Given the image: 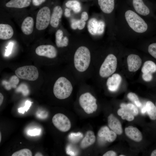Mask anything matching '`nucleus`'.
<instances>
[{
    "instance_id": "nucleus-40",
    "label": "nucleus",
    "mask_w": 156,
    "mask_h": 156,
    "mask_svg": "<svg viewBox=\"0 0 156 156\" xmlns=\"http://www.w3.org/2000/svg\"><path fill=\"white\" fill-rule=\"evenodd\" d=\"M78 20L75 19H73L72 20L71 26L73 29H76L78 28Z\"/></svg>"
},
{
    "instance_id": "nucleus-4",
    "label": "nucleus",
    "mask_w": 156,
    "mask_h": 156,
    "mask_svg": "<svg viewBox=\"0 0 156 156\" xmlns=\"http://www.w3.org/2000/svg\"><path fill=\"white\" fill-rule=\"evenodd\" d=\"M117 65V58L113 54H109L100 68L99 74L103 78L107 77L114 73Z\"/></svg>"
},
{
    "instance_id": "nucleus-16",
    "label": "nucleus",
    "mask_w": 156,
    "mask_h": 156,
    "mask_svg": "<svg viewBox=\"0 0 156 156\" xmlns=\"http://www.w3.org/2000/svg\"><path fill=\"white\" fill-rule=\"evenodd\" d=\"M125 132L126 135L132 140L136 142H140L142 136L141 132L137 128L130 126L125 128Z\"/></svg>"
},
{
    "instance_id": "nucleus-27",
    "label": "nucleus",
    "mask_w": 156,
    "mask_h": 156,
    "mask_svg": "<svg viewBox=\"0 0 156 156\" xmlns=\"http://www.w3.org/2000/svg\"><path fill=\"white\" fill-rule=\"evenodd\" d=\"M117 114L123 120L131 121L134 119V116L125 109L121 108L117 111Z\"/></svg>"
},
{
    "instance_id": "nucleus-3",
    "label": "nucleus",
    "mask_w": 156,
    "mask_h": 156,
    "mask_svg": "<svg viewBox=\"0 0 156 156\" xmlns=\"http://www.w3.org/2000/svg\"><path fill=\"white\" fill-rule=\"evenodd\" d=\"M73 90L70 82L66 78L61 77L56 81L53 88V92L57 99H63L69 97Z\"/></svg>"
},
{
    "instance_id": "nucleus-38",
    "label": "nucleus",
    "mask_w": 156,
    "mask_h": 156,
    "mask_svg": "<svg viewBox=\"0 0 156 156\" xmlns=\"http://www.w3.org/2000/svg\"><path fill=\"white\" fill-rule=\"evenodd\" d=\"M142 77L143 80L147 82L151 81L153 79L152 74L142 73Z\"/></svg>"
},
{
    "instance_id": "nucleus-5",
    "label": "nucleus",
    "mask_w": 156,
    "mask_h": 156,
    "mask_svg": "<svg viewBox=\"0 0 156 156\" xmlns=\"http://www.w3.org/2000/svg\"><path fill=\"white\" fill-rule=\"evenodd\" d=\"M15 73L18 78L30 81L36 80L39 75L37 68L32 65L25 66L18 68L15 70Z\"/></svg>"
},
{
    "instance_id": "nucleus-23",
    "label": "nucleus",
    "mask_w": 156,
    "mask_h": 156,
    "mask_svg": "<svg viewBox=\"0 0 156 156\" xmlns=\"http://www.w3.org/2000/svg\"><path fill=\"white\" fill-rule=\"evenodd\" d=\"M141 71L143 74H152L156 72V64L152 61H146L142 68Z\"/></svg>"
},
{
    "instance_id": "nucleus-1",
    "label": "nucleus",
    "mask_w": 156,
    "mask_h": 156,
    "mask_svg": "<svg viewBox=\"0 0 156 156\" xmlns=\"http://www.w3.org/2000/svg\"><path fill=\"white\" fill-rule=\"evenodd\" d=\"M115 32L119 39L143 38L148 31L146 18L135 12L127 3H119L117 10Z\"/></svg>"
},
{
    "instance_id": "nucleus-50",
    "label": "nucleus",
    "mask_w": 156,
    "mask_h": 156,
    "mask_svg": "<svg viewBox=\"0 0 156 156\" xmlns=\"http://www.w3.org/2000/svg\"><path fill=\"white\" fill-rule=\"evenodd\" d=\"M125 156V155H119V156Z\"/></svg>"
},
{
    "instance_id": "nucleus-6",
    "label": "nucleus",
    "mask_w": 156,
    "mask_h": 156,
    "mask_svg": "<svg viewBox=\"0 0 156 156\" xmlns=\"http://www.w3.org/2000/svg\"><path fill=\"white\" fill-rule=\"evenodd\" d=\"M96 100L89 92L82 94L79 99V102L81 107L88 114L92 113L97 108Z\"/></svg>"
},
{
    "instance_id": "nucleus-2",
    "label": "nucleus",
    "mask_w": 156,
    "mask_h": 156,
    "mask_svg": "<svg viewBox=\"0 0 156 156\" xmlns=\"http://www.w3.org/2000/svg\"><path fill=\"white\" fill-rule=\"evenodd\" d=\"M91 61V55L89 49L82 46L76 50L74 57L75 68L78 71L83 72L89 67Z\"/></svg>"
},
{
    "instance_id": "nucleus-49",
    "label": "nucleus",
    "mask_w": 156,
    "mask_h": 156,
    "mask_svg": "<svg viewBox=\"0 0 156 156\" xmlns=\"http://www.w3.org/2000/svg\"><path fill=\"white\" fill-rule=\"evenodd\" d=\"M1 133L0 132V142H1Z\"/></svg>"
},
{
    "instance_id": "nucleus-48",
    "label": "nucleus",
    "mask_w": 156,
    "mask_h": 156,
    "mask_svg": "<svg viewBox=\"0 0 156 156\" xmlns=\"http://www.w3.org/2000/svg\"><path fill=\"white\" fill-rule=\"evenodd\" d=\"M43 155L40 153H38L36 154L35 156H42Z\"/></svg>"
},
{
    "instance_id": "nucleus-22",
    "label": "nucleus",
    "mask_w": 156,
    "mask_h": 156,
    "mask_svg": "<svg viewBox=\"0 0 156 156\" xmlns=\"http://www.w3.org/2000/svg\"><path fill=\"white\" fill-rule=\"evenodd\" d=\"M31 1V0H11L5 5L8 7L21 8L29 6Z\"/></svg>"
},
{
    "instance_id": "nucleus-28",
    "label": "nucleus",
    "mask_w": 156,
    "mask_h": 156,
    "mask_svg": "<svg viewBox=\"0 0 156 156\" xmlns=\"http://www.w3.org/2000/svg\"><path fill=\"white\" fill-rule=\"evenodd\" d=\"M127 97L138 107H140L141 106L142 103L140 101L138 96L135 94L131 92H129L127 94Z\"/></svg>"
},
{
    "instance_id": "nucleus-35",
    "label": "nucleus",
    "mask_w": 156,
    "mask_h": 156,
    "mask_svg": "<svg viewBox=\"0 0 156 156\" xmlns=\"http://www.w3.org/2000/svg\"><path fill=\"white\" fill-rule=\"evenodd\" d=\"M31 105V103L29 101H26L25 106L23 107L19 108L18 109L19 112L23 114L25 112H27Z\"/></svg>"
},
{
    "instance_id": "nucleus-45",
    "label": "nucleus",
    "mask_w": 156,
    "mask_h": 156,
    "mask_svg": "<svg viewBox=\"0 0 156 156\" xmlns=\"http://www.w3.org/2000/svg\"><path fill=\"white\" fill-rule=\"evenodd\" d=\"M3 96L1 93H0V105L2 104L3 100Z\"/></svg>"
},
{
    "instance_id": "nucleus-18",
    "label": "nucleus",
    "mask_w": 156,
    "mask_h": 156,
    "mask_svg": "<svg viewBox=\"0 0 156 156\" xmlns=\"http://www.w3.org/2000/svg\"><path fill=\"white\" fill-rule=\"evenodd\" d=\"M14 34L12 27L8 24H0V38L2 40H8L11 38Z\"/></svg>"
},
{
    "instance_id": "nucleus-12",
    "label": "nucleus",
    "mask_w": 156,
    "mask_h": 156,
    "mask_svg": "<svg viewBox=\"0 0 156 156\" xmlns=\"http://www.w3.org/2000/svg\"><path fill=\"white\" fill-rule=\"evenodd\" d=\"M127 61L129 71L133 72L137 71L140 68L142 62L140 57L134 54H129L127 57Z\"/></svg>"
},
{
    "instance_id": "nucleus-14",
    "label": "nucleus",
    "mask_w": 156,
    "mask_h": 156,
    "mask_svg": "<svg viewBox=\"0 0 156 156\" xmlns=\"http://www.w3.org/2000/svg\"><path fill=\"white\" fill-rule=\"evenodd\" d=\"M122 80V77L119 74H113L107 80L106 85L108 89L112 92L117 90Z\"/></svg>"
},
{
    "instance_id": "nucleus-41",
    "label": "nucleus",
    "mask_w": 156,
    "mask_h": 156,
    "mask_svg": "<svg viewBox=\"0 0 156 156\" xmlns=\"http://www.w3.org/2000/svg\"><path fill=\"white\" fill-rule=\"evenodd\" d=\"M117 155L116 153L113 151H109L105 153L103 156H116Z\"/></svg>"
},
{
    "instance_id": "nucleus-43",
    "label": "nucleus",
    "mask_w": 156,
    "mask_h": 156,
    "mask_svg": "<svg viewBox=\"0 0 156 156\" xmlns=\"http://www.w3.org/2000/svg\"><path fill=\"white\" fill-rule=\"evenodd\" d=\"M45 0H32L33 5L35 6H39L45 1Z\"/></svg>"
},
{
    "instance_id": "nucleus-36",
    "label": "nucleus",
    "mask_w": 156,
    "mask_h": 156,
    "mask_svg": "<svg viewBox=\"0 0 156 156\" xmlns=\"http://www.w3.org/2000/svg\"><path fill=\"white\" fill-rule=\"evenodd\" d=\"M40 132L41 129H40L36 128L28 130L27 132V133L30 135L35 136L39 135L40 134Z\"/></svg>"
},
{
    "instance_id": "nucleus-24",
    "label": "nucleus",
    "mask_w": 156,
    "mask_h": 156,
    "mask_svg": "<svg viewBox=\"0 0 156 156\" xmlns=\"http://www.w3.org/2000/svg\"><path fill=\"white\" fill-rule=\"evenodd\" d=\"M146 112L150 118L152 120L156 119V107L154 104L150 101H147L146 104Z\"/></svg>"
},
{
    "instance_id": "nucleus-46",
    "label": "nucleus",
    "mask_w": 156,
    "mask_h": 156,
    "mask_svg": "<svg viewBox=\"0 0 156 156\" xmlns=\"http://www.w3.org/2000/svg\"><path fill=\"white\" fill-rule=\"evenodd\" d=\"M151 156H156V149L153 151L151 153Z\"/></svg>"
},
{
    "instance_id": "nucleus-34",
    "label": "nucleus",
    "mask_w": 156,
    "mask_h": 156,
    "mask_svg": "<svg viewBox=\"0 0 156 156\" xmlns=\"http://www.w3.org/2000/svg\"><path fill=\"white\" fill-rule=\"evenodd\" d=\"M110 131L109 128L107 126L102 127L99 130L98 132V135L100 138H105Z\"/></svg>"
},
{
    "instance_id": "nucleus-42",
    "label": "nucleus",
    "mask_w": 156,
    "mask_h": 156,
    "mask_svg": "<svg viewBox=\"0 0 156 156\" xmlns=\"http://www.w3.org/2000/svg\"><path fill=\"white\" fill-rule=\"evenodd\" d=\"M88 15L87 12H83L81 14L80 19L85 21L88 19Z\"/></svg>"
},
{
    "instance_id": "nucleus-39",
    "label": "nucleus",
    "mask_w": 156,
    "mask_h": 156,
    "mask_svg": "<svg viewBox=\"0 0 156 156\" xmlns=\"http://www.w3.org/2000/svg\"><path fill=\"white\" fill-rule=\"evenodd\" d=\"M86 22L81 19L78 20V28L80 30L83 29L85 27Z\"/></svg>"
},
{
    "instance_id": "nucleus-11",
    "label": "nucleus",
    "mask_w": 156,
    "mask_h": 156,
    "mask_svg": "<svg viewBox=\"0 0 156 156\" xmlns=\"http://www.w3.org/2000/svg\"><path fill=\"white\" fill-rule=\"evenodd\" d=\"M35 52L40 56L49 58H55L57 55V51L55 47L51 45H42L37 47Z\"/></svg>"
},
{
    "instance_id": "nucleus-33",
    "label": "nucleus",
    "mask_w": 156,
    "mask_h": 156,
    "mask_svg": "<svg viewBox=\"0 0 156 156\" xmlns=\"http://www.w3.org/2000/svg\"><path fill=\"white\" fill-rule=\"evenodd\" d=\"M148 51L151 55L156 59V42L153 43L148 45Z\"/></svg>"
},
{
    "instance_id": "nucleus-21",
    "label": "nucleus",
    "mask_w": 156,
    "mask_h": 156,
    "mask_svg": "<svg viewBox=\"0 0 156 156\" xmlns=\"http://www.w3.org/2000/svg\"><path fill=\"white\" fill-rule=\"evenodd\" d=\"M63 31L58 30L55 33V43L58 47H66L68 44V39L66 36L63 37Z\"/></svg>"
},
{
    "instance_id": "nucleus-32",
    "label": "nucleus",
    "mask_w": 156,
    "mask_h": 156,
    "mask_svg": "<svg viewBox=\"0 0 156 156\" xmlns=\"http://www.w3.org/2000/svg\"><path fill=\"white\" fill-rule=\"evenodd\" d=\"M116 133L112 130L110 131L104 138L105 140L107 142H112L116 139Z\"/></svg>"
},
{
    "instance_id": "nucleus-17",
    "label": "nucleus",
    "mask_w": 156,
    "mask_h": 156,
    "mask_svg": "<svg viewBox=\"0 0 156 156\" xmlns=\"http://www.w3.org/2000/svg\"><path fill=\"white\" fill-rule=\"evenodd\" d=\"M62 13V10L60 6H57L54 8L50 21V24L52 27L54 28L57 27Z\"/></svg>"
},
{
    "instance_id": "nucleus-25",
    "label": "nucleus",
    "mask_w": 156,
    "mask_h": 156,
    "mask_svg": "<svg viewBox=\"0 0 156 156\" xmlns=\"http://www.w3.org/2000/svg\"><path fill=\"white\" fill-rule=\"evenodd\" d=\"M66 5L67 8L71 9L75 13L79 12L81 9L80 3L76 0H69L66 2Z\"/></svg>"
},
{
    "instance_id": "nucleus-19",
    "label": "nucleus",
    "mask_w": 156,
    "mask_h": 156,
    "mask_svg": "<svg viewBox=\"0 0 156 156\" xmlns=\"http://www.w3.org/2000/svg\"><path fill=\"white\" fill-rule=\"evenodd\" d=\"M34 22L33 18L31 17H27L23 21L21 26L22 32L25 34L29 35L33 31Z\"/></svg>"
},
{
    "instance_id": "nucleus-13",
    "label": "nucleus",
    "mask_w": 156,
    "mask_h": 156,
    "mask_svg": "<svg viewBox=\"0 0 156 156\" xmlns=\"http://www.w3.org/2000/svg\"><path fill=\"white\" fill-rule=\"evenodd\" d=\"M102 11L107 15L113 14L115 9L116 0H98Z\"/></svg>"
},
{
    "instance_id": "nucleus-47",
    "label": "nucleus",
    "mask_w": 156,
    "mask_h": 156,
    "mask_svg": "<svg viewBox=\"0 0 156 156\" xmlns=\"http://www.w3.org/2000/svg\"><path fill=\"white\" fill-rule=\"evenodd\" d=\"M146 112V109L145 106L141 110V112L142 114H144Z\"/></svg>"
},
{
    "instance_id": "nucleus-26",
    "label": "nucleus",
    "mask_w": 156,
    "mask_h": 156,
    "mask_svg": "<svg viewBox=\"0 0 156 156\" xmlns=\"http://www.w3.org/2000/svg\"><path fill=\"white\" fill-rule=\"evenodd\" d=\"M120 106L121 108L127 110L134 116H136L138 114V111L137 108L132 103H122L120 104Z\"/></svg>"
},
{
    "instance_id": "nucleus-37",
    "label": "nucleus",
    "mask_w": 156,
    "mask_h": 156,
    "mask_svg": "<svg viewBox=\"0 0 156 156\" xmlns=\"http://www.w3.org/2000/svg\"><path fill=\"white\" fill-rule=\"evenodd\" d=\"M13 45V43L12 42H10L8 46L6 47V49L5 50V55L8 56L11 53L12 47Z\"/></svg>"
},
{
    "instance_id": "nucleus-30",
    "label": "nucleus",
    "mask_w": 156,
    "mask_h": 156,
    "mask_svg": "<svg viewBox=\"0 0 156 156\" xmlns=\"http://www.w3.org/2000/svg\"><path fill=\"white\" fill-rule=\"evenodd\" d=\"M16 76L13 75L10 78L9 82L7 83L8 86L6 88L8 89H11V87L15 88L19 82V80Z\"/></svg>"
},
{
    "instance_id": "nucleus-10",
    "label": "nucleus",
    "mask_w": 156,
    "mask_h": 156,
    "mask_svg": "<svg viewBox=\"0 0 156 156\" xmlns=\"http://www.w3.org/2000/svg\"><path fill=\"white\" fill-rule=\"evenodd\" d=\"M105 22L98 21L94 18H91L88 21L87 28L89 32L91 35H101L104 31Z\"/></svg>"
},
{
    "instance_id": "nucleus-7",
    "label": "nucleus",
    "mask_w": 156,
    "mask_h": 156,
    "mask_svg": "<svg viewBox=\"0 0 156 156\" xmlns=\"http://www.w3.org/2000/svg\"><path fill=\"white\" fill-rule=\"evenodd\" d=\"M50 9L45 6L39 10L36 17V27L39 30L45 29L48 26L51 19Z\"/></svg>"
},
{
    "instance_id": "nucleus-20",
    "label": "nucleus",
    "mask_w": 156,
    "mask_h": 156,
    "mask_svg": "<svg viewBox=\"0 0 156 156\" xmlns=\"http://www.w3.org/2000/svg\"><path fill=\"white\" fill-rule=\"evenodd\" d=\"M95 140L96 137L94 132L88 131L81 142V147L82 148H87L93 144Z\"/></svg>"
},
{
    "instance_id": "nucleus-9",
    "label": "nucleus",
    "mask_w": 156,
    "mask_h": 156,
    "mask_svg": "<svg viewBox=\"0 0 156 156\" xmlns=\"http://www.w3.org/2000/svg\"><path fill=\"white\" fill-rule=\"evenodd\" d=\"M54 126L59 130L66 132L70 130L71 124L68 118L62 113H57L54 115L52 119Z\"/></svg>"
},
{
    "instance_id": "nucleus-29",
    "label": "nucleus",
    "mask_w": 156,
    "mask_h": 156,
    "mask_svg": "<svg viewBox=\"0 0 156 156\" xmlns=\"http://www.w3.org/2000/svg\"><path fill=\"white\" fill-rule=\"evenodd\" d=\"M32 153L29 149L24 148L14 153L12 156H31Z\"/></svg>"
},
{
    "instance_id": "nucleus-44",
    "label": "nucleus",
    "mask_w": 156,
    "mask_h": 156,
    "mask_svg": "<svg viewBox=\"0 0 156 156\" xmlns=\"http://www.w3.org/2000/svg\"><path fill=\"white\" fill-rule=\"evenodd\" d=\"M64 14L65 16L67 17H70V9L66 8L65 10Z\"/></svg>"
},
{
    "instance_id": "nucleus-31",
    "label": "nucleus",
    "mask_w": 156,
    "mask_h": 156,
    "mask_svg": "<svg viewBox=\"0 0 156 156\" xmlns=\"http://www.w3.org/2000/svg\"><path fill=\"white\" fill-rule=\"evenodd\" d=\"M83 137V134L80 132L72 133L69 135V138L73 142H77Z\"/></svg>"
},
{
    "instance_id": "nucleus-8",
    "label": "nucleus",
    "mask_w": 156,
    "mask_h": 156,
    "mask_svg": "<svg viewBox=\"0 0 156 156\" xmlns=\"http://www.w3.org/2000/svg\"><path fill=\"white\" fill-rule=\"evenodd\" d=\"M127 3L135 12L145 18L151 14L146 0H127Z\"/></svg>"
},
{
    "instance_id": "nucleus-51",
    "label": "nucleus",
    "mask_w": 156,
    "mask_h": 156,
    "mask_svg": "<svg viewBox=\"0 0 156 156\" xmlns=\"http://www.w3.org/2000/svg\"></svg>"
},
{
    "instance_id": "nucleus-15",
    "label": "nucleus",
    "mask_w": 156,
    "mask_h": 156,
    "mask_svg": "<svg viewBox=\"0 0 156 156\" xmlns=\"http://www.w3.org/2000/svg\"><path fill=\"white\" fill-rule=\"evenodd\" d=\"M108 124L109 127L116 134L120 135L123 132L121 124L119 120L113 114H111L107 118Z\"/></svg>"
}]
</instances>
